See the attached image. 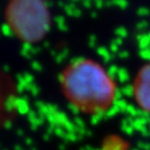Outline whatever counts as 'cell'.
<instances>
[{"mask_svg":"<svg viewBox=\"0 0 150 150\" xmlns=\"http://www.w3.org/2000/svg\"><path fill=\"white\" fill-rule=\"evenodd\" d=\"M61 88L66 99L79 112L97 115L115 103L117 86L102 65L90 59L73 61L62 71Z\"/></svg>","mask_w":150,"mask_h":150,"instance_id":"cell-1","label":"cell"},{"mask_svg":"<svg viewBox=\"0 0 150 150\" xmlns=\"http://www.w3.org/2000/svg\"><path fill=\"white\" fill-rule=\"evenodd\" d=\"M4 18L15 37L30 44L42 41L51 25V15L44 0H9Z\"/></svg>","mask_w":150,"mask_h":150,"instance_id":"cell-2","label":"cell"},{"mask_svg":"<svg viewBox=\"0 0 150 150\" xmlns=\"http://www.w3.org/2000/svg\"><path fill=\"white\" fill-rule=\"evenodd\" d=\"M132 96L141 110L150 114V63L141 67L132 82Z\"/></svg>","mask_w":150,"mask_h":150,"instance_id":"cell-3","label":"cell"},{"mask_svg":"<svg viewBox=\"0 0 150 150\" xmlns=\"http://www.w3.org/2000/svg\"><path fill=\"white\" fill-rule=\"evenodd\" d=\"M5 112V97L2 87L0 86V121H2Z\"/></svg>","mask_w":150,"mask_h":150,"instance_id":"cell-4","label":"cell"}]
</instances>
